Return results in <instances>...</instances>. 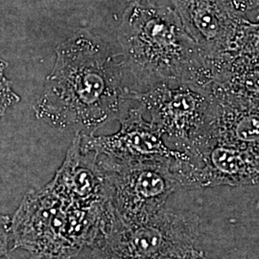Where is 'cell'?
Segmentation results:
<instances>
[{"label":"cell","instance_id":"cell-1","mask_svg":"<svg viewBox=\"0 0 259 259\" xmlns=\"http://www.w3.org/2000/svg\"><path fill=\"white\" fill-rule=\"evenodd\" d=\"M55 52L53 69L34 107L37 119L90 135L129 109L134 102L129 76L102 38L78 29Z\"/></svg>","mask_w":259,"mask_h":259},{"label":"cell","instance_id":"cell-2","mask_svg":"<svg viewBox=\"0 0 259 259\" xmlns=\"http://www.w3.org/2000/svg\"><path fill=\"white\" fill-rule=\"evenodd\" d=\"M134 93L157 83H212L211 69L166 0L132 2L117 31Z\"/></svg>","mask_w":259,"mask_h":259},{"label":"cell","instance_id":"cell-3","mask_svg":"<svg viewBox=\"0 0 259 259\" xmlns=\"http://www.w3.org/2000/svg\"><path fill=\"white\" fill-rule=\"evenodd\" d=\"M110 218L108 204H71L47 185L24 196L11 219L12 250L28 259H69L91 247Z\"/></svg>","mask_w":259,"mask_h":259},{"label":"cell","instance_id":"cell-4","mask_svg":"<svg viewBox=\"0 0 259 259\" xmlns=\"http://www.w3.org/2000/svg\"><path fill=\"white\" fill-rule=\"evenodd\" d=\"M200 219L190 211L163 208L147 222L113 217L91 246L93 259H180L193 249Z\"/></svg>","mask_w":259,"mask_h":259},{"label":"cell","instance_id":"cell-5","mask_svg":"<svg viewBox=\"0 0 259 259\" xmlns=\"http://www.w3.org/2000/svg\"><path fill=\"white\" fill-rule=\"evenodd\" d=\"M110 184L109 205L124 224L147 222L165 207L181 186L172 160L117 162L97 155Z\"/></svg>","mask_w":259,"mask_h":259},{"label":"cell","instance_id":"cell-6","mask_svg":"<svg viewBox=\"0 0 259 259\" xmlns=\"http://www.w3.org/2000/svg\"><path fill=\"white\" fill-rule=\"evenodd\" d=\"M199 47L212 76L228 60L258 48V23L238 17L222 0H166Z\"/></svg>","mask_w":259,"mask_h":259},{"label":"cell","instance_id":"cell-7","mask_svg":"<svg viewBox=\"0 0 259 259\" xmlns=\"http://www.w3.org/2000/svg\"><path fill=\"white\" fill-rule=\"evenodd\" d=\"M132 99L144 108L150 121L180 152L204 133L213 100L210 84L194 83H157L132 93Z\"/></svg>","mask_w":259,"mask_h":259},{"label":"cell","instance_id":"cell-8","mask_svg":"<svg viewBox=\"0 0 259 259\" xmlns=\"http://www.w3.org/2000/svg\"><path fill=\"white\" fill-rule=\"evenodd\" d=\"M174 167L181 189L258 184L259 150L241 148L203 134Z\"/></svg>","mask_w":259,"mask_h":259},{"label":"cell","instance_id":"cell-9","mask_svg":"<svg viewBox=\"0 0 259 259\" xmlns=\"http://www.w3.org/2000/svg\"><path fill=\"white\" fill-rule=\"evenodd\" d=\"M144 108L136 101L120 116V129L111 136H94L80 133V146L83 151L117 162L146 160H172L185 157L183 152L171 149L162 133L144 117Z\"/></svg>","mask_w":259,"mask_h":259},{"label":"cell","instance_id":"cell-10","mask_svg":"<svg viewBox=\"0 0 259 259\" xmlns=\"http://www.w3.org/2000/svg\"><path fill=\"white\" fill-rule=\"evenodd\" d=\"M47 186L71 204L93 206L109 204L110 184L97 154L83 151L76 133L65 160Z\"/></svg>","mask_w":259,"mask_h":259},{"label":"cell","instance_id":"cell-11","mask_svg":"<svg viewBox=\"0 0 259 259\" xmlns=\"http://www.w3.org/2000/svg\"><path fill=\"white\" fill-rule=\"evenodd\" d=\"M7 66V62L0 58V121L7 110L20 100L19 94L14 92L12 83L4 73Z\"/></svg>","mask_w":259,"mask_h":259},{"label":"cell","instance_id":"cell-12","mask_svg":"<svg viewBox=\"0 0 259 259\" xmlns=\"http://www.w3.org/2000/svg\"><path fill=\"white\" fill-rule=\"evenodd\" d=\"M222 2L232 14L246 19L250 13L258 11V0H222Z\"/></svg>","mask_w":259,"mask_h":259},{"label":"cell","instance_id":"cell-13","mask_svg":"<svg viewBox=\"0 0 259 259\" xmlns=\"http://www.w3.org/2000/svg\"><path fill=\"white\" fill-rule=\"evenodd\" d=\"M12 243V223L7 215L0 214V257L8 256Z\"/></svg>","mask_w":259,"mask_h":259},{"label":"cell","instance_id":"cell-14","mask_svg":"<svg viewBox=\"0 0 259 259\" xmlns=\"http://www.w3.org/2000/svg\"><path fill=\"white\" fill-rule=\"evenodd\" d=\"M180 259H209L207 258L203 251L201 250H196L195 248L188 250L185 254H184Z\"/></svg>","mask_w":259,"mask_h":259},{"label":"cell","instance_id":"cell-15","mask_svg":"<svg viewBox=\"0 0 259 259\" xmlns=\"http://www.w3.org/2000/svg\"><path fill=\"white\" fill-rule=\"evenodd\" d=\"M126 1H128V2H135V1H140V0H126Z\"/></svg>","mask_w":259,"mask_h":259}]
</instances>
